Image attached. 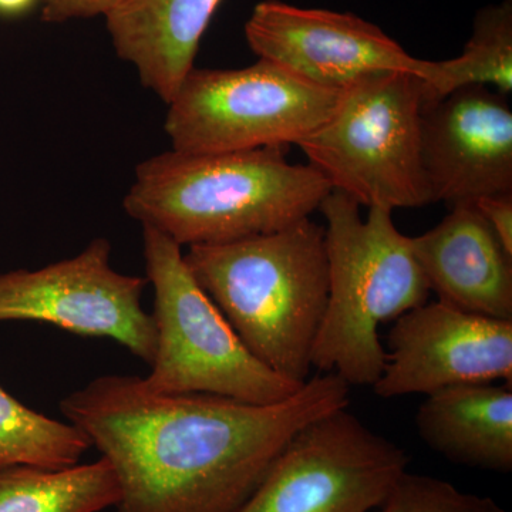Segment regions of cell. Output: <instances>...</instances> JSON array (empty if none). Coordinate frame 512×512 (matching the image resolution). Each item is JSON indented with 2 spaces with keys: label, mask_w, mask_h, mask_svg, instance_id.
<instances>
[{
  "label": "cell",
  "mask_w": 512,
  "mask_h": 512,
  "mask_svg": "<svg viewBox=\"0 0 512 512\" xmlns=\"http://www.w3.org/2000/svg\"><path fill=\"white\" fill-rule=\"evenodd\" d=\"M349 404L335 373L272 404L154 393L143 377L113 375L64 397L60 410L110 461L117 512H239L303 426Z\"/></svg>",
  "instance_id": "obj_1"
},
{
  "label": "cell",
  "mask_w": 512,
  "mask_h": 512,
  "mask_svg": "<svg viewBox=\"0 0 512 512\" xmlns=\"http://www.w3.org/2000/svg\"><path fill=\"white\" fill-rule=\"evenodd\" d=\"M288 147L234 153L167 151L138 165L123 201L128 217L180 247L281 231L311 217L332 187Z\"/></svg>",
  "instance_id": "obj_2"
},
{
  "label": "cell",
  "mask_w": 512,
  "mask_h": 512,
  "mask_svg": "<svg viewBox=\"0 0 512 512\" xmlns=\"http://www.w3.org/2000/svg\"><path fill=\"white\" fill-rule=\"evenodd\" d=\"M245 348L275 373L303 384L329 293L325 227L305 218L281 231L184 254Z\"/></svg>",
  "instance_id": "obj_3"
},
{
  "label": "cell",
  "mask_w": 512,
  "mask_h": 512,
  "mask_svg": "<svg viewBox=\"0 0 512 512\" xmlns=\"http://www.w3.org/2000/svg\"><path fill=\"white\" fill-rule=\"evenodd\" d=\"M349 195L332 190L325 215L329 293L312 349V367L352 386H372L387 352L379 328L429 302L430 288L412 238L394 225L389 208L370 207L365 220Z\"/></svg>",
  "instance_id": "obj_4"
},
{
  "label": "cell",
  "mask_w": 512,
  "mask_h": 512,
  "mask_svg": "<svg viewBox=\"0 0 512 512\" xmlns=\"http://www.w3.org/2000/svg\"><path fill=\"white\" fill-rule=\"evenodd\" d=\"M148 284L156 293L157 352L148 390L204 393L251 404L288 399L302 384L266 367L238 338L184 262L183 247L143 227Z\"/></svg>",
  "instance_id": "obj_5"
},
{
  "label": "cell",
  "mask_w": 512,
  "mask_h": 512,
  "mask_svg": "<svg viewBox=\"0 0 512 512\" xmlns=\"http://www.w3.org/2000/svg\"><path fill=\"white\" fill-rule=\"evenodd\" d=\"M421 84L407 73H377L343 90L338 109L298 144L332 190L365 207L431 204L421 160Z\"/></svg>",
  "instance_id": "obj_6"
},
{
  "label": "cell",
  "mask_w": 512,
  "mask_h": 512,
  "mask_svg": "<svg viewBox=\"0 0 512 512\" xmlns=\"http://www.w3.org/2000/svg\"><path fill=\"white\" fill-rule=\"evenodd\" d=\"M340 97L264 59L244 69L194 67L168 103L164 130L181 153L298 146L332 117Z\"/></svg>",
  "instance_id": "obj_7"
},
{
  "label": "cell",
  "mask_w": 512,
  "mask_h": 512,
  "mask_svg": "<svg viewBox=\"0 0 512 512\" xmlns=\"http://www.w3.org/2000/svg\"><path fill=\"white\" fill-rule=\"evenodd\" d=\"M348 409L303 426L239 512H370L382 507L410 458Z\"/></svg>",
  "instance_id": "obj_8"
},
{
  "label": "cell",
  "mask_w": 512,
  "mask_h": 512,
  "mask_svg": "<svg viewBox=\"0 0 512 512\" xmlns=\"http://www.w3.org/2000/svg\"><path fill=\"white\" fill-rule=\"evenodd\" d=\"M110 255L109 239L96 238L74 258L0 274V322L50 323L74 335L113 339L153 365L156 322L141 303L147 278L120 274Z\"/></svg>",
  "instance_id": "obj_9"
},
{
  "label": "cell",
  "mask_w": 512,
  "mask_h": 512,
  "mask_svg": "<svg viewBox=\"0 0 512 512\" xmlns=\"http://www.w3.org/2000/svg\"><path fill=\"white\" fill-rule=\"evenodd\" d=\"M245 37L259 59L333 92L372 74L407 73L421 79L426 72L427 60L410 55L379 26L349 12L264 0L245 23Z\"/></svg>",
  "instance_id": "obj_10"
},
{
  "label": "cell",
  "mask_w": 512,
  "mask_h": 512,
  "mask_svg": "<svg viewBox=\"0 0 512 512\" xmlns=\"http://www.w3.org/2000/svg\"><path fill=\"white\" fill-rule=\"evenodd\" d=\"M387 362L373 390L382 399L464 384L512 380V320L426 302L394 320Z\"/></svg>",
  "instance_id": "obj_11"
},
{
  "label": "cell",
  "mask_w": 512,
  "mask_h": 512,
  "mask_svg": "<svg viewBox=\"0 0 512 512\" xmlns=\"http://www.w3.org/2000/svg\"><path fill=\"white\" fill-rule=\"evenodd\" d=\"M421 160L431 204H474L512 192V110L485 86L421 107Z\"/></svg>",
  "instance_id": "obj_12"
},
{
  "label": "cell",
  "mask_w": 512,
  "mask_h": 512,
  "mask_svg": "<svg viewBox=\"0 0 512 512\" xmlns=\"http://www.w3.org/2000/svg\"><path fill=\"white\" fill-rule=\"evenodd\" d=\"M412 245L440 302L458 311L512 320V255L476 205L450 208L439 225L412 238Z\"/></svg>",
  "instance_id": "obj_13"
},
{
  "label": "cell",
  "mask_w": 512,
  "mask_h": 512,
  "mask_svg": "<svg viewBox=\"0 0 512 512\" xmlns=\"http://www.w3.org/2000/svg\"><path fill=\"white\" fill-rule=\"evenodd\" d=\"M222 0H127L107 15L117 56L170 103L194 69L202 36Z\"/></svg>",
  "instance_id": "obj_14"
},
{
  "label": "cell",
  "mask_w": 512,
  "mask_h": 512,
  "mask_svg": "<svg viewBox=\"0 0 512 512\" xmlns=\"http://www.w3.org/2000/svg\"><path fill=\"white\" fill-rule=\"evenodd\" d=\"M421 440L454 464L512 470L511 384H464L429 394L416 414Z\"/></svg>",
  "instance_id": "obj_15"
},
{
  "label": "cell",
  "mask_w": 512,
  "mask_h": 512,
  "mask_svg": "<svg viewBox=\"0 0 512 512\" xmlns=\"http://www.w3.org/2000/svg\"><path fill=\"white\" fill-rule=\"evenodd\" d=\"M120 485L107 458L50 470L0 468V512H100L116 507Z\"/></svg>",
  "instance_id": "obj_16"
},
{
  "label": "cell",
  "mask_w": 512,
  "mask_h": 512,
  "mask_svg": "<svg viewBox=\"0 0 512 512\" xmlns=\"http://www.w3.org/2000/svg\"><path fill=\"white\" fill-rule=\"evenodd\" d=\"M423 106L458 89L485 86L505 94L512 90V0L478 10L473 33L456 59L431 62L421 77Z\"/></svg>",
  "instance_id": "obj_17"
},
{
  "label": "cell",
  "mask_w": 512,
  "mask_h": 512,
  "mask_svg": "<svg viewBox=\"0 0 512 512\" xmlns=\"http://www.w3.org/2000/svg\"><path fill=\"white\" fill-rule=\"evenodd\" d=\"M90 447L79 427L29 409L0 387V468L73 467Z\"/></svg>",
  "instance_id": "obj_18"
},
{
  "label": "cell",
  "mask_w": 512,
  "mask_h": 512,
  "mask_svg": "<svg viewBox=\"0 0 512 512\" xmlns=\"http://www.w3.org/2000/svg\"><path fill=\"white\" fill-rule=\"evenodd\" d=\"M380 508V512H505L493 498L464 493L448 481L409 471Z\"/></svg>",
  "instance_id": "obj_19"
},
{
  "label": "cell",
  "mask_w": 512,
  "mask_h": 512,
  "mask_svg": "<svg viewBox=\"0 0 512 512\" xmlns=\"http://www.w3.org/2000/svg\"><path fill=\"white\" fill-rule=\"evenodd\" d=\"M126 2L127 0H40L42 18L49 23L90 19L96 16L106 18Z\"/></svg>",
  "instance_id": "obj_20"
},
{
  "label": "cell",
  "mask_w": 512,
  "mask_h": 512,
  "mask_svg": "<svg viewBox=\"0 0 512 512\" xmlns=\"http://www.w3.org/2000/svg\"><path fill=\"white\" fill-rule=\"evenodd\" d=\"M474 205L500 239L505 251L512 255V192L488 195Z\"/></svg>",
  "instance_id": "obj_21"
},
{
  "label": "cell",
  "mask_w": 512,
  "mask_h": 512,
  "mask_svg": "<svg viewBox=\"0 0 512 512\" xmlns=\"http://www.w3.org/2000/svg\"><path fill=\"white\" fill-rule=\"evenodd\" d=\"M37 2L40 0H0V16L15 18V16L23 15V13L29 12Z\"/></svg>",
  "instance_id": "obj_22"
}]
</instances>
